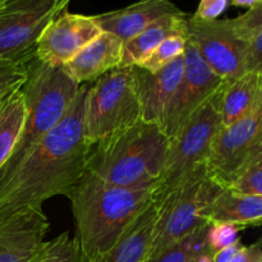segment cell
<instances>
[{"label":"cell","instance_id":"obj_1","mask_svg":"<svg viewBox=\"0 0 262 262\" xmlns=\"http://www.w3.org/2000/svg\"><path fill=\"white\" fill-rule=\"evenodd\" d=\"M89 86L81 84L59 124L0 179V215L23 207H42L51 197H68L87 173L86 161L91 146L84 140L83 112Z\"/></svg>","mask_w":262,"mask_h":262},{"label":"cell","instance_id":"obj_2","mask_svg":"<svg viewBox=\"0 0 262 262\" xmlns=\"http://www.w3.org/2000/svg\"><path fill=\"white\" fill-rule=\"evenodd\" d=\"M81 262H94L152 204L154 187L123 188L86 173L68 194Z\"/></svg>","mask_w":262,"mask_h":262},{"label":"cell","instance_id":"obj_3","mask_svg":"<svg viewBox=\"0 0 262 262\" xmlns=\"http://www.w3.org/2000/svg\"><path fill=\"white\" fill-rule=\"evenodd\" d=\"M169 142L159 125L140 120L91 146L86 171L113 186L155 189Z\"/></svg>","mask_w":262,"mask_h":262},{"label":"cell","instance_id":"obj_4","mask_svg":"<svg viewBox=\"0 0 262 262\" xmlns=\"http://www.w3.org/2000/svg\"><path fill=\"white\" fill-rule=\"evenodd\" d=\"M25 67L26 81L20 87L25 99V125L12 155L0 169V179L8 176L59 124L81 87L67 76L61 67L49 66L36 58Z\"/></svg>","mask_w":262,"mask_h":262},{"label":"cell","instance_id":"obj_5","mask_svg":"<svg viewBox=\"0 0 262 262\" xmlns=\"http://www.w3.org/2000/svg\"><path fill=\"white\" fill-rule=\"evenodd\" d=\"M223 189L222 183L209 170L206 163H202L160 201H152L156 207V222L145 260L154 257L205 224V211Z\"/></svg>","mask_w":262,"mask_h":262},{"label":"cell","instance_id":"obj_6","mask_svg":"<svg viewBox=\"0 0 262 262\" xmlns=\"http://www.w3.org/2000/svg\"><path fill=\"white\" fill-rule=\"evenodd\" d=\"M140 120V101L132 69H113L89 86L84 99L83 133L90 146Z\"/></svg>","mask_w":262,"mask_h":262},{"label":"cell","instance_id":"obj_7","mask_svg":"<svg viewBox=\"0 0 262 262\" xmlns=\"http://www.w3.org/2000/svg\"><path fill=\"white\" fill-rule=\"evenodd\" d=\"M222 89L192 114L178 135L169 142L163 173L154 189V202L160 201L189 171L206 161L212 140L222 128Z\"/></svg>","mask_w":262,"mask_h":262},{"label":"cell","instance_id":"obj_8","mask_svg":"<svg viewBox=\"0 0 262 262\" xmlns=\"http://www.w3.org/2000/svg\"><path fill=\"white\" fill-rule=\"evenodd\" d=\"M71 0H5L0 9V61L26 64L46 26Z\"/></svg>","mask_w":262,"mask_h":262},{"label":"cell","instance_id":"obj_9","mask_svg":"<svg viewBox=\"0 0 262 262\" xmlns=\"http://www.w3.org/2000/svg\"><path fill=\"white\" fill-rule=\"evenodd\" d=\"M188 40L205 63L225 83L256 69L250 54L230 27L229 19L199 20L188 17Z\"/></svg>","mask_w":262,"mask_h":262},{"label":"cell","instance_id":"obj_10","mask_svg":"<svg viewBox=\"0 0 262 262\" xmlns=\"http://www.w3.org/2000/svg\"><path fill=\"white\" fill-rule=\"evenodd\" d=\"M257 159H262V107L220 128L205 163L224 188L238 171Z\"/></svg>","mask_w":262,"mask_h":262},{"label":"cell","instance_id":"obj_11","mask_svg":"<svg viewBox=\"0 0 262 262\" xmlns=\"http://www.w3.org/2000/svg\"><path fill=\"white\" fill-rule=\"evenodd\" d=\"M184 68L181 83L166 109L160 129L169 138L176 137L194 112L225 83L199 54L187 38L184 46Z\"/></svg>","mask_w":262,"mask_h":262},{"label":"cell","instance_id":"obj_12","mask_svg":"<svg viewBox=\"0 0 262 262\" xmlns=\"http://www.w3.org/2000/svg\"><path fill=\"white\" fill-rule=\"evenodd\" d=\"M101 32L94 15L63 12L42 31L33 58L49 66L61 67Z\"/></svg>","mask_w":262,"mask_h":262},{"label":"cell","instance_id":"obj_13","mask_svg":"<svg viewBox=\"0 0 262 262\" xmlns=\"http://www.w3.org/2000/svg\"><path fill=\"white\" fill-rule=\"evenodd\" d=\"M42 207H23L0 215V262H30L49 232Z\"/></svg>","mask_w":262,"mask_h":262},{"label":"cell","instance_id":"obj_14","mask_svg":"<svg viewBox=\"0 0 262 262\" xmlns=\"http://www.w3.org/2000/svg\"><path fill=\"white\" fill-rule=\"evenodd\" d=\"M183 68V55L156 72H150L141 67H130L142 122L156 124L160 128L166 109L181 83Z\"/></svg>","mask_w":262,"mask_h":262},{"label":"cell","instance_id":"obj_15","mask_svg":"<svg viewBox=\"0 0 262 262\" xmlns=\"http://www.w3.org/2000/svg\"><path fill=\"white\" fill-rule=\"evenodd\" d=\"M122 54L123 41L113 33L102 31L61 68L69 78L81 86L117 69L122 60Z\"/></svg>","mask_w":262,"mask_h":262},{"label":"cell","instance_id":"obj_16","mask_svg":"<svg viewBox=\"0 0 262 262\" xmlns=\"http://www.w3.org/2000/svg\"><path fill=\"white\" fill-rule=\"evenodd\" d=\"M178 13L182 10L170 0H140L122 9L94 15V18L104 32L113 33L124 43L160 18Z\"/></svg>","mask_w":262,"mask_h":262},{"label":"cell","instance_id":"obj_17","mask_svg":"<svg viewBox=\"0 0 262 262\" xmlns=\"http://www.w3.org/2000/svg\"><path fill=\"white\" fill-rule=\"evenodd\" d=\"M188 15L184 12L160 18L147 28L123 43L122 60L118 68L141 67L156 46L170 36L181 35L188 37Z\"/></svg>","mask_w":262,"mask_h":262},{"label":"cell","instance_id":"obj_18","mask_svg":"<svg viewBox=\"0 0 262 262\" xmlns=\"http://www.w3.org/2000/svg\"><path fill=\"white\" fill-rule=\"evenodd\" d=\"M262 107V71H251L224 83L220 92L222 127H228Z\"/></svg>","mask_w":262,"mask_h":262},{"label":"cell","instance_id":"obj_19","mask_svg":"<svg viewBox=\"0 0 262 262\" xmlns=\"http://www.w3.org/2000/svg\"><path fill=\"white\" fill-rule=\"evenodd\" d=\"M156 222L152 204L127 228L118 242L94 262H143L148 253Z\"/></svg>","mask_w":262,"mask_h":262},{"label":"cell","instance_id":"obj_20","mask_svg":"<svg viewBox=\"0 0 262 262\" xmlns=\"http://www.w3.org/2000/svg\"><path fill=\"white\" fill-rule=\"evenodd\" d=\"M206 223H230L242 227H260L262 196H243L223 189L204 214Z\"/></svg>","mask_w":262,"mask_h":262},{"label":"cell","instance_id":"obj_21","mask_svg":"<svg viewBox=\"0 0 262 262\" xmlns=\"http://www.w3.org/2000/svg\"><path fill=\"white\" fill-rule=\"evenodd\" d=\"M25 118V99L19 89L0 101V169L12 155L22 135Z\"/></svg>","mask_w":262,"mask_h":262},{"label":"cell","instance_id":"obj_22","mask_svg":"<svg viewBox=\"0 0 262 262\" xmlns=\"http://www.w3.org/2000/svg\"><path fill=\"white\" fill-rule=\"evenodd\" d=\"M230 27L243 43L256 69H262V3L248 8L245 14L229 19Z\"/></svg>","mask_w":262,"mask_h":262},{"label":"cell","instance_id":"obj_23","mask_svg":"<svg viewBox=\"0 0 262 262\" xmlns=\"http://www.w3.org/2000/svg\"><path fill=\"white\" fill-rule=\"evenodd\" d=\"M207 229L209 223H205L186 238L143 262H196L200 255L207 251Z\"/></svg>","mask_w":262,"mask_h":262},{"label":"cell","instance_id":"obj_24","mask_svg":"<svg viewBox=\"0 0 262 262\" xmlns=\"http://www.w3.org/2000/svg\"><path fill=\"white\" fill-rule=\"evenodd\" d=\"M30 262H81V255L74 237L64 232L45 241Z\"/></svg>","mask_w":262,"mask_h":262},{"label":"cell","instance_id":"obj_25","mask_svg":"<svg viewBox=\"0 0 262 262\" xmlns=\"http://www.w3.org/2000/svg\"><path fill=\"white\" fill-rule=\"evenodd\" d=\"M224 189L243 196H262V159L252 161L238 171Z\"/></svg>","mask_w":262,"mask_h":262},{"label":"cell","instance_id":"obj_26","mask_svg":"<svg viewBox=\"0 0 262 262\" xmlns=\"http://www.w3.org/2000/svg\"><path fill=\"white\" fill-rule=\"evenodd\" d=\"M187 36H170L165 38L163 42L159 43L155 50L150 54L145 63L141 66V68H145L150 72H156L163 67L168 66L173 60H176L178 56L183 55L184 46H186Z\"/></svg>","mask_w":262,"mask_h":262},{"label":"cell","instance_id":"obj_27","mask_svg":"<svg viewBox=\"0 0 262 262\" xmlns=\"http://www.w3.org/2000/svg\"><path fill=\"white\" fill-rule=\"evenodd\" d=\"M243 228L230 223H209L206 233V246L210 255L241 239L239 233Z\"/></svg>","mask_w":262,"mask_h":262},{"label":"cell","instance_id":"obj_28","mask_svg":"<svg viewBox=\"0 0 262 262\" xmlns=\"http://www.w3.org/2000/svg\"><path fill=\"white\" fill-rule=\"evenodd\" d=\"M26 81L25 64L0 61V101L17 91Z\"/></svg>","mask_w":262,"mask_h":262},{"label":"cell","instance_id":"obj_29","mask_svg":"<svg viewBox=\"0 0 262 262\" xmlns=\"http://www.w3.org/2000/svg\"><path fill=\"white\" fill-rule=\"evenodd\" d=\"M228 0H200L196 13L192 17L199 20H215L225 12Z\"/></svg>","mask_w":262,"mask_h":262},{"label":"cell","instance_id":"obj_30","mask_svg":"<svg viewBox=\"0 0 262 262\" xmlns=\"http://www.w3.org/2000/svg\"><path fill=\"white\" fill-rule=\"evenodd\" d=\"M229 262H262L261 242L258 241L253 245L242 246Z\"/></svg>","mask_w":262,"mask_h":262},{"label":"cell","instance_id":"obj_31","mask_svg":"<svg viewBox=\"0 0 262 262\" xmlns=\"http://www.w3.org/2000/svg\"><path fill=\"white\" fill-rule=\"evenodd\" d=\"M242 241L238 239L237 242L232 243L230 246L222 248V250H219L217 252H215L214 255L211 256L212 262H229L233 257H234V255L239 251V248L242 247Z\"/></svg>","mask_w":262,"mask_h":262},{"label":"cell","instance_id":"obj_32","mask_svg":"<svg viewBox=\"0 0 262 262\" xmlns=\"http://www.w3.org/2000/svg\"><path fill=\"white\" fill-rule=\"evenodd\" d=\"M262 0H232V4L234 7H242V8H251L255 7L256 4H260Z\"/></svg>","mask_w":262,"mask_h":262},{"label":"cell","instance_id":"obj_33","mask_svg":"<svg viewBox=\"0 0 262 262\" xmlns=\"http://www.w3.org/2000/svg\"><path fill=\"white\" fill-rule=\"evenodd\" d=\"M196 262H212V257L209 253V251H206V252H204L202 255H200V257L197 258Z\"/></svg>","mask_w":262,"mask_h":262},{"label":"cell","instance_id":"obj_34","mask_svg":"<svg viewBox=\"0 0 262 262\" xmlns=\"http://www.w3.org/2000/svg\"><path fill=\"white\" fill-rule=\"evenodd\" d=\"M4 2H5V0H0V9H2V7L4 5Z\"/></svg>","mask_w":262,"mask_h":262}]
</instances>
